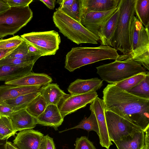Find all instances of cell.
<instances>
[{
    "mask_svg": "<svg viewBox=\"0 0 149 149\" xmlns=\"http://www.w3.org/2000/svg\"><path fill=\"white\" fill-rule=\"evenodd\" d=\"M105 109L137 126L143 131L149 127V99L141 98L109 84L103 91Z\"/></svg>",
    "mask_w": 149,
    "mask_h": 149,
    "instance_id": "6da1fadb",
    "label": "cell"
},
{
    "mask_svg": "<svg viewBox=\"0 0 149 149\" xmlns=\"http://www.w3.org/2000/svg\"><path fill=\"white\" fill-rule=\"evenodd\" d=\"M119 56L116 49L108 46L73 47L66 55L65 68L72 72L82 66L100 61L115 60Z\"/></svg>",
    "mask_w": 149,
    "mask_h": 149,
    "instance_id": "7a4b0ae2",
    "label": "cell"
},
{
    "mask_svg": "<svg viewBox=\"0 0 149 149\" xmlns=\"http://www.w3.org/2000/svg\"><path fill=\"white\" fill-rule=\"evenodd\" d=\"M136 0H120L118 23L111 40L110 47L124 55L132 51L131 24L135 14Z\"/></svg>",
    "mask_w": 149,
    "mask_h": 149,
    "instance_id": "3957f363",
    "label": "cell"
},
{
    "mask_svg": "<svg viewBox=\"0 0 149 149\" xmlns=\"http://www.w3.org/2000/svg\"><path fill=\"white\" fill-rule=\"evenodd\" d=\"M53 20L61 33L78 45L83 43L97 44L100 41L98 36L58 8L53 14Z\"/></svg>",
    "mask_w": 149,
    "mask_h": 149,
    "instance_id": "277c9868",
    "label": "cell"
},
{
    "mask_svg": "<svg viewBox=\"0 0 149 149\" xmlns=\"http://www.w3.org/2000/svg\"><path fill=\"white\" fill-rule=\"evenodd\" d=\"M131 51L127 55L120 56L122 60L130 58L149 70V33L136 17L132 20L131 31Z\"/></svg>",
    "mask_w": 149,
    "mask_h": 149,
    "instance_id": "5b68a950",
    "label": "cell"
},
{
    "mask_svg": "<svg viewBox=\"0 0 149 149\" xmlns=\"http://www.w3.org/2000/svg\"><path fill=\"white\" fill-rule=\"evenodd\" d=\"M97 73L101 79L115 84L133 76L147 71L145 68L130 58L117 59L111 63L96 67Z\"/></svg>",
    "mask_w": 149,
    "mask_h": 149,
    "instance_id": "8992f818",
    "label": "cell"
},
{
    "mask_svg": "<svg viewBox=\"0 0 149 149\" xmlns=\"http://www.w3.org/2000/svg\"><path fill=\"white\" fill-rule=\"evenodd\" d=\"M33 16L29 6L10 7L0 13V38L14 35L30 21Z\"/></svg>",
    "mask_w": 149,
    "mask_h": 149,
    "instance_id": "52a82bcc",
    "label": "cell"
},
{
    "mask_svg": "<svg viewBox=\"0 0 149 149\" xmlns=\"http://www.w3.org/2000/svg\"><path fill=\"white\" fill-rule=\"evenodd\" d=\"M20 37L39 50L42 56L55 55L61 42L59 34L54 30L33 32L24 34Z\"/></svg>",
    "mask_w": 149,
    "mask_h": 149,
    "instance_id": "ba28073f",
    "label": "cell"
},
{
    "mask_svg": "<svg viewBox=\"0 0 149 149\" xmlns=\"http://www.w3.org/2000/svg\"><path fill=\"white\" fill-rule=\"evenodd\" d=\"M108 132L110 139L113 142L123 137L140 131V128L126 119L110 111H104Z\"/></svg>",
    "mask_w": 149,
    "mask_h": 149,
    "instance_id": "9c48e42d",
    "label": "cell"
},
{
    "mask_svg": "<svg viewBox=\"0 0 149 149\" xmlns=\"http://www.w3.org/2000/svg\"><path fill=\"white\" fill-rule=\"evenodd\" d=\"M98 96L96 91L77 95L67 94L61 100L58 107L64 118L68 115L91 103Z\"/></svg>",
    "mask_w": 149,
    "mask_h": 149,
    "instance_id": "30bf717a",
    "label": "cell"
},
{
    "mask_svg": "<svg viewBox=\"0 0 149 149\" xmlns=\"http://www.w3.org/2000/svg\"><path fill=\"white\" fill-rule=\"evenodd\" d=\"M90 109L95 114L97 122L100 143L102 147L109 149L112 143L108 132L104 113L105 106L103 100L97 97L91 103Z\"/></svg>",
    "mask_w": 149,
    "mask_h": 149,
    "instance_id": "8fae6325",
    "label": "cell"
},
{
    "mask_svg": "<svg viewBox=\"0 0 149 149\" xmlns=\"http://www.w3.org/2000/svg\"><path fill=\"white\" fill-rule=\"evenodd\" d=\"M44 136L38 131L24 130L17 134L13 143L18 149H38Z\"/></svg>",
    "mask_w": 149,
    "mask_h": 149,
    "instance_id": "7c38bea8",
    "label": "cell"
},
{
    "mask_svg": "<svg viewBox=\"0 0 149 149\" xmlns=\"http://www.w3.org/2000/svg\"><path fill=\"white\" fill-rule=\"evenodd\" d=\"M118 6L108 10L89 12L84 16L81 24L88 30L97 36L101 27L116 11Z\"/></svg>",
    "mask_w": 149,
    "mask_h": 149,
    "instance_id": "4fadbf2b",
    "label": "cell"
},
{
    "mask_svg": "<svg viewBox=\"0 0 149 149\" xmlns=\"http://www.w3.org/2000/svg\"><path fill=\"white\" fill-rule=\"evenodd\" d=\"M120 0H79L81 21L89 12L107 11L118 7Z\"/></svg>",
    "mask_w": 149,
    "mask_h": 149,
    "instance_id": "5bb4252c",
    "label": "cell"
},
{
    "mask_svg": "<svg viewBox=\"0 0 149 149\" xmlns=\"http://www.w3.org/2000/svg\"><path fill=\"white\" fill-rule=\"evenodd\" d=\"M36 118L37 124L53 127L55 130H58L64 119L58 106L52 104L47 105L44 111Z\"/></svg>",
    "mask_w": 149,
    "mask_h": 149,
    "instance_id": "9a60e30c",
    "label": "cell"
},
{
    "mask_svg": "<svg viewBox=\"0 0 149 149\" xmlns=\"http://www.w3.org/2000/svg\"><path fill=\"white\" fill-rule=\"evenodd\" d=\"M52 81L51 77L46 74L31 72L15 79L5 82V84L41 87L50 83Z\"/></svg>",
    "mask_w": 149,
    "mask_h": 149,
    "instance_id": "2e32d148",
    "label": "cell"
},
{
    "mask_svg": "<svg viewBox=\"0 0 149 149\" xmlns=\"http://www.w3.org/2000/svg\"><path fill=\"white\" fill-rule=\"evenodd\" d=\"M103 82V80L98 78L87 79H77L70 84L68 90L71 95L95 92L102 86Z\"/></svg>",
    "mask_w": 149,
    "mask_h": 149,
    "instance_id": "e0dca14e",
    "label": "cell"
},
{
    "mask_svg": "<svg viewBox=\"0 0 149 149\" xmlns=\"http://www.w3.org/2000/svg\"><path fill=\"white\" fill-rule=\"evenodd\" d=\"M8 117L16 132L32 129L37 124L36 118L30 114L26 109L13 112Z\"/></svg>",
    "mask_w": 149,
    "mask_h": 149,
    "instance_id": "ac0fdd59",
    "label": "cell"
},
{
    "mask_svg": "<svg viewBox=\"0 0 149 149\" xmlns=\"http://www.w3.org/2000/svg\"><path fill=\"white\" fill-rule=\"evenodd\" d=\"M41 87L21 86L11 84L0 86V103L25 94L39 92Z\"/></svg>",
    "mask_w": 149,
    "mask_h": 149,
    "instance_id": "d6986e66",
    "label": "cell"
},
{
    "mask_svg": "<svg viewBox=\"0 0 149 149\" xmlns=\"http://www.w3.org/2000/svg\"><path fill=\"white\" fill-rule=\"evenodd\" d=\"M120 3L117 10L104 22L98 32L97 36L101 45L110 46L111 40L118 23Z\"/></svg>",
    "mask_w": 149,
    "mask_h": 149,
    "instance_id": "ffe728a7",
    "label": "cell"
},
{
    "mask_svg": "<svg viewBox=\"0 0 149 149\" xmlns=\"http://www.w3.org/2000/svg\"><path fill=\"white\" fill-rule=\"evenodd\" d=\"M34 65H0V81L6 82L12 80L31 72Z\"/></svg>",
    "mask_w": 149,
    "mask_h": 149,
    "instance_id": "44dd1931",
    "label": "cell"
},
{
    "mask_svg": "<svg viewBox=\"0 0 149 149\" xmlns=\"http://www.w3.org/2000/svg\"><path fill=\"white\" fill-rule=\"evenodd\" d=\"M145 132H136L113 142L118 149H144Z\"/></svg>",
    "mask_w": 149,
    "mask_h": 149,
    "instance_id": "7402d4cb",
    "label": "cell"
},
{
    "mask_svg": "<svg viewBox=\"0 0 149 149\" xmlns=\"http://www.w3.org/2000/svg\"><path fill=\"white\" fill-rule=\"evenodd\" d=\"M47 105L58 106L61 100L67 95L56 84L49 83L40 88L39 92Z\"/></svg>",
    "mask_w": 149,
    "mask_h": 149,
    "instance_id": "603a6c76",
    "label": "cell"
},
{
    "mask_svg": "<svg viewBox=\"0 0 149 149\" xmlns=\"http://www.w3.org/2000/svg\"><path fill=\"white\" fill-rule=\"evenodd\" d=\"M40 93L39 92H35L22 95L0 103L8 106L14 112H16L26 109L31 102Z\"/></svg>",
    "mask_w": 149,
    "mask_h": 149,
    "instance_id": "cb8c5ba5",
    "label": "cell"
},
{
    "mask_svg": "<svg viewBox=\"0 0 149 149\" xmlns=\"http://www.w3.org/2000/svg\"><path fill=\"white\" fill-rule=\"evenodd\" d=\"M135 12L143 26L149 28V0H136Z\"/></svg>",
    "mask_w": 149,
    "mask_h": 149,
    "instance_id": "d4e9b609",
    "label": "cell"
},
{
    "mask_svg": "<svg viewBox=\"0 0 149 149\" xmlns=\"http://www.w3.org/2000/svg\"><path fill=\"white\" fill-rule=\"evenodd\" d=\"M80 128L87 131L88 132L93 131L99 135V128L96 118L94 113L91 111L90 116L88 118H84L79 124L72 128L59 132V133L74 129Z\"/></svg>",
    "mask_w": 149,
    "mask_h": 149,
    "instance_id": "484cf974",
    "label": "cell"
},
{
    "mask_svg": "<svg viewBox=\"0 0 149 149\" xmlns=\"http://www.w3.org/2000/svg\"><path fill=\"white\" fill-rule=\"evenodd\" d=\"M47 104L40 93L29 104L26 109L31 116L37 118L45 110Z\"/></svg>",
    "mask_w": 149,
    "mask_h": 149,
    "instance_id": "4316f807",
    "label": "cell"
},
{
    "mask_svg": "<svg viewBox=\"0 0 149 149\" xmlns=\"http://www.w3.org/2000/svg\"><path fill=\"white\" fill-rule=\"evenodd\" d=\"M141 98L149 99V72H147L143 79L138 84L126 91Z\"/></svg>",
    "mask_w": 149,
    "mask_h": 149,
    "instance_id": "83f0119b",
    "label": "cell"
},
{
    "mask_svg": "<svg viewBox=\"0 0 149 149\" xmlns=\"http://www.w3.org/2000/svg\"><path fill=\"white\" fill-rule=\"evenodd\" d=\"M41 56V55H31L22 58H5L0 60V65H34L36 61Z\"/></svg>",
    "mask_w": 149,
    "mask_h": 149,
    "instance_id": "f1b7e54d",
    "label": "cell"
},
{
    "mask_svg": "<svg viewBox=\"0 0 149 149\" xmlns=\"http://www.w3.org/2000/svg\"><path fill=\"white\" fill-rule=\"evenodd\" d=\"M15 134L9 118L0 116V140H7Z\"/></svg>",
    "mask_w": 149,
    "mask_h": 149,
    "instance_id": "f546056e",
    "label": "cell"
},
{
    "mask_svg": "<svg viewBox=\"0 0 149 149\" xmlns=\"http://www.w3.org/2000/svg\"><path fill=\"white\" fill-rule=\"evenodd\" d=\"M147 72L139 74L114 84L120 89L127 91L141 82L145 77Z\"/></svg>",
    "mask_w": 149,
    "mask_h": 149,
    "instance_id": "4dcf8cb0",
    "label": "cell"
},
{
    "mask_svg": "<svg viewBox=\"0 0 149 149\" xmlns=\"http://www.w3.org/2000/svg\"><path fill=\"white\" fill-rule=\"evenodd\" d=\"M58 9L71 18L81 23L79 0H74L73 4L70 7Z\"/></svg>",
    "mask_w": 149,
    "mask_h": 149,
    "instance_id": "1f68e13d",
    "label": "cell"
},
{
    "mask_svg": "<svg viewBox=\"0 0 149 149\" xmlns=\"http://www.w3.org/2000/svg\"><path fill=\"white\" fill-rule=\"evenodd\" d=\"M24 40L18 35L10 38L0 40V49H9L17 47L21 44Z\"/></svg>",
    "mask_w": 149,
    "mask_h": 149,
    "instance_id": "d6a6232c",
    "label": "cell"
},
{
    "mask_svg": "<svg viewBox=\"0 0 149 149\" xmlns=\"http://www.w3.org/2000/svg\"><path fill=\"white\" fill-rule=\"evenodd\" d=\"M31 55L38 56L29 52L27 42L24 40L21 44L16 47L11 53L6 58H22Z\"/></svg>",
    "mask_w": 149,
    "mask_h": 149,
    "instance_id": "836d02e7",
    "label": "cell"
},
{
    "mask_svg": "<svg viewBox=\"0 0 149 149\" xmlns=\"http://www.w3.org/2000/svg\"><path fill=\"white\" fill-rule=\"evenodd\" d=\"M74 149H96L93 143L86 136L77 138Z\"/></svg>",
    "mask_w": 149,
    "mask_h": 149,
    "instance_id": "e575fe53",
    "label": "cell"
},
{
    "mask_svg": "<svg viewBox=\"0 0 149 149\" xmlns=\"http://www.w3.org/2000/svg\"><path fill=\"white\" fill-rule=\"evenodd\" d=\"M38 149H56L53 139L48 134L44 136Z\"/></svg>",
    "mask_w": 149,
    "mask_h": 149,
    "instance_id": "d590c367",
    "label": "cell"
},
{
    "mask_svg": "<svg viewBox=\"0 0 149 149\" xmlns=\"http://www.w3.org/2000/svg\"><path fill=\"white\" fill-rule=\"evenodd\" d=\"M10 7L29 6L32 0H6Z\"/></svg>",
    "mask_w": 149,
    "mask_h": 149,
    "instance_id": "8d00e7d4",
    "label": "cell"
},
{
    "mask_svg": "<svg viewBox=\"0 0 149 149\" xmlns=\"http://www.w3.org/2000/svg\"><path fill=\"white\" fill-rule=\"evenodd\" d=\"M13 112L8 106L0 103V116L8 117Z\"/></svg>",
    "mask_w": 149,
    "mask_h": 149,
    "instance_id": "74e56055",
    "label": "cell"
},
{
    "mask_svg": "<svg viewBox=\"0 0 149 149\" xmlns=\"http://www.w3.org/2000/svg\"><path fill=\"white\" fill-rule=\"evenodd\" d=\"M74 0H61L57 1V3L60 5L58 8H68L72 6Z\"/></svg>",
    "mask_w": 149,
    "mask_h": 149,
    "instance_id": "f35d334b",
    "label": "cell"
},
{
    "mask_svg": "<svg viewBox=\"0 0 149 149\" xmlns=\"http://www.w3.org/2000/svg\"><path fill=\"white\" fill-rule=\"evenodd\" d=\"M27 48L29 52L36 55H41L42 56L41 52L36 48L27 42Z\"/></svg>",
    "mask_w": 149,
    "mask_h": 149,
    "instance_id": "ab89813d",
    "label": "cell"
},
{
    "mask_svg": "<svg viewBox=\"0 0 149 149\" xmlns=\"http://www.w3.org/2000/svg\"><path fill=\"white\" fill-rule=\"evenodd\" d=\"M16 47L9 49H0V60L6 58L11 53Z\"/></svg>",
    "mask_w": 149,
    "mask_h": 149,
    "instance_id": "60d3db41",
    "label": "cell"
},
{
    "mask_svg": "<svg viewBox=\"0 0 149 149\" xmlns=\"http://www.w3.org/2000/svg\"><path fill=\"white\" fill-rule=\"evenodd\" d=\"M144 149H149V127L144 131Z\"/></svg>",
    "mask_w": 149,
    "mask_h": 149,
    "instance_id": "b9f144b4",
    "label": "cell"
},
{
    "mask_svg": "<svg viewBox=\"0 0 149 149\" xmlns=\"http://www.w3.org/2000/svg\"><path fill=\"white\" fill-rule=\"evenodd\" d=\"M10 8L6 0H0V13L7 10Z\"/></svg>",
    "mask_w": 149,
    "mask_h": 149,
    "instance_id": "7bdbcfd3",
    "label": "cell"
},
{
    "mask_svg": "<svg viewBox=\"0 0 149 149\" xmlns=\"http://www.w3.org/2000/svg\"><path fill=\"white\" fill-rule=\"evenodd\" d=\"M40 1L43 3L48 8L50 9H54L55 7V0H45Z\"/></svg>",
    "mask_w": 149,
    "mask_h": 149,
    "instance_id": "ee69618b",
    "label": "cell"
},
{
    "mask_svg": "<svg viewBox=\"0 0 149 149\" xmlns=\"http://www.w3.org/2000/svg\"><path fill=\"white\" fill-rule=\"evenodd\" d=\"M4 149H18L13 143L6 141L4 145Z\"/></svg>",
    "mask_w": 149,
    "mask_h": 149,
    "instance_id": "f6af8a7d",
    "label": "cell"
},
{
    "mask_svg": "<svg viewBox=\"0 0 149 149\" xmlns=\"http://www.w3.org/2000/svg\"><path fill=\"white\" fill-rule=\"evenodd\" d=\"M4 141L0 140V149H4V145L6 143Z\"/></svg>",
    "mask_w": 149,
    "mask_h": 149,
    "instance_id": "bcb514c9",
    "label": "cell"
}]
</instances>
